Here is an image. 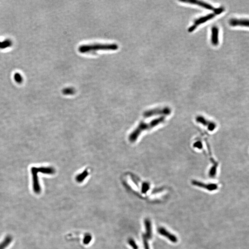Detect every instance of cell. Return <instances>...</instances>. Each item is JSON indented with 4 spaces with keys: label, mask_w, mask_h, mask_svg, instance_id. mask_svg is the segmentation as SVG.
<instances>
[{
    "label": "cell",
    "mask_w": 249,
    "mask_h": 249,
    "mask_svg": "<svg viewBox=\"0 0 249 249\" xmlns=\"http://www.w3.org/2000/svg\"><path fill=\"white\" fill-rule=\"evenodd\" d=\"M119 46L116 44H93L80 46L78 48L80 53H92L99 50L115 51L118 50Z\"/></svg>",
    "instance_id": "6da1fadb"
},
{
    "label": "cell",
    "mask_w": 249,
    "mask_h": 249,
    "mask_svg": "<svg viewBox=\"0 0 249 249\" xmlns=\"http://www.w3.org/2000/svg\"><path fill=\"white\" fill-rule=\"evenodd\" d=\"M163 120H164V118L163 117V118L155 120L149 123H140L138 127H137V128L130 135L129 137V140L131 142H134L135 141H136L137 138H138V136L142 131L156 127V125H158V124L163 122Z\"/></svg>",
    "instance_id": "7a4b0ae2"
},
{
    "label": "cell",
    "mask_w": 249,
    "mask_h": 249,
    "mask_svg": "<svg viewBox=\"0 0 249 249\" xmlns=\"http://www.w3.org/2000/svg\"><path fill=\"white\" fill-rule=\"evenodd\" d=\"M39 172L38 167H33L31 168V173L33 175V190L36 194H39L41 192V188L37 175Z\"/></svg>",
    "instance_id": "3957f363"
},
{
    "label": "cell",
    "mask_w": 249,
    "mask_h": 249,
    "mask_svg": "<svg viewBox=\"0 0 249 249\" xmlns=\"http://www.w3.org/2000/svg\"><path fill=\"white\" fill-rule=\"evenodd\" d=\"M216 15L214 13L212 14H209L207 15L206 16H203V17H201L199 18L198 19H196L194 22V24L192 26H191V27H189L188 29V32L189 33H192L197 28L199 25H201L203 24L204 23L206 22L209 20L212 19L214 17H215Z\"/></svg>",
    "instance_id": "277c9868"
},
{
    "label": "cell",
    "mask_w": 249,
    "mask_h": 249,
    "mask_svg": "<svg viewBox=\"0 0 249 249\" xmlns=\"http://www.w3.org/2000/svg\"><path fill=\"white\" fill-rule=\"evenodd\" d=\"M180 1H181V2H185V3L192 4L196 5L202 7V8H205L208 10L214 11V9L216 8H214V7H213L211 5L207 3L206 2L199 1H196V0H181Z\"/></svg>",
    "instance_id": "5b68a950"
},
{
    "label": "cell",
    "mask_w": 249,
    "mask_h": 249,
    "mask_svg": "<svg viewBox=\"0 0 249 249\" xmlns=\"http://www.w3.org/2000/svg\"><path fill=\"white\" fill-rule=\"evenodd\" d=\"M170 112V109L168 108H165L163 109H156L149 110L146 111L144 113V116L145 117H149L154 116L157 114H164L167 115Z\"/></svg>",
    "instance_id": "8992f818"
},
{
    "label": "cell",
    "mask_w": 249,
    "mask_h": 249,
    "mask_svg": "<svg viewBox=\"0 0 249 249\" xmlns=\"http://www.w3.org/2000/svg\"><path fill=\"white\" fill-rule=\"evenodd\" d=\"M229 24L232 26H244L249 27V19H232L229 21Z\"/></svg>",
    "instance_id": "52a82bcc"
},
{
    "label": "cell",
    "mask_w": 249,
    "mask_h": 249,
    "mask_svg": "<svg viewBox=\"0 0 249 249\" xmlns=\"http://www.w3.org/2000/svg\"><path fill=\"white\" fill-rule=\"evenodd\" d=\"M158 232L162 235L164 236V237L167 238L170 241L172 242L176 243L177 242V238L174 235L170 233L167 230H166L164 228H158Z\"/></svg>",
    "instance_id": "ba28073f"
},
{
    "label": "cell",
    "mask_w": 249,
    "mask_h": 249,
    "mask_svg": "<svg viewBox=\"0 0 249 249\" xmlns=\"http://www.w3.org/2000/svg\"><path fill=\"white\" fill-rule=\"evenodd\" d=\"M219 28L216 26H213L211 29V43L214 46L219 44Z\"/></svg>",
    "instance_id": "9c48e42d"
},
{
    "label": "cell",
    "mask_w": 249,
    "mask_h": 249,
    "mask_svg": "<svg viewBox=\"0 0 249 249\" xmlns=\"http://www.w3.org/2000/svg\"><path fill=\"white\" fill-rule=\"evenodd\" d=\"M194 185H196V186H199L200 187H203L204 188L206 189L207 190L209 191H213L216 189L217 188V186L215 184H203V183H201V182H198V181H193L192 182Z\"/></svg>",
    "instance_id": "30bf717a"
},
{
    "label": "cell",
    "mask_w": 249,
    "mask_h": 249,
    "mask_svg": "<svg viewBox=\"0 0 249 249\" xmlns=\"http://www.w3.org/2000/svg\"><path fill=\"white\" fill-rule=\"evenodd\" d=\"M145 227L146 229V237L148 239H150L152 238V226L150 220L148 219H146L145 221Z\"/></svg>",
    "instance_id": "8fae6325"
},
{
    "label": "cell",
    "mask_w": 249,
    "mask_h": 249,
    "mask_svg": "<svg viewBox=\"0 0 249 249\" xmlns=\"http://www.w3.org/2000/svg\"><path fill=\"white\" fill-rule=\"evenodd\" d=\"M12 241L11 236L8 235L4 238L3 241L0 243V249H6L9 246Z\"/></svg>",
    "instance_id": "7c38bea8"
},
{
    "label": "cell",
    "mask_w": 249,
    "mask_h": 249,
    "mask_svg": "<svg viewBox=\"0 0 249 249\" xmlns=\"http://www.w3.org/2000/svg\"><path fill=\"white\" fill-rule=\"evenodd\" d=\"M12 43L9 39H6L3 41H0V49H4L12 46Z\"/></svg>",
    "instance_id": "4fadbf2b"
},
{
    "label": "cell",
    "mask_w": 249,
    "mask_h": 249,
    "mask_svg": "<svg viewBox=\"0 0 249 249\" xmlns=\"http://www.w3.org/2000/svg\"><path fill=\"white\" fill-rule=\"evenodd\" d=\"M62 92L65 95H72L75 93V90L73 87H67L64 88Z\"/></svg>",
    "instance_id": "5bb4252c"
},
{
    "label": "cell",
    "mask_w": 249,
    "mask_h": 249,
    "mask_svg": "<svg viewBox=\"0 0 249 249\" xmlns=\"http://www.w3.org/2000/svg\"><path fill=\"white\" fill-rule=\"evenodd\" d=\"M88 174V173L86 171H84V172H83L82 174H80L77 176L76 178L77 181L80 182V183L82 182L85 179V178L86 177Z\"/></svg>",
    "instance_id": "9a60e30c"
},
{
    "label": "cell",
    "mask_w": 249,
    "mask_h": 249,
    "mask_svg": "<svg viewBox=\"0 0 249 249\" xmlns=\"http://www.w3.org/2000/svg\"><path fill=\"white\" fill-rule=\"evenodd\" d=\"M91 239H92L91 236L90 234H86L84 236V240H83V242H84V243L85 244V245H88V244H89L90 243V242L91 241Z\"/></svg>",
    "instance_id": "2e32d148"
},
{
    "label": "cell",
    "mask_w": 249,
    "mask_h": 249,
    "mask_svg": "<svg viewBox=\"0 0 249 249\" xmlns=\"http://www.w3.org/2000/svg\"><path fill=\"white\" fill-rule=\"evenodd\" d=\"M148 239L146 237V235H142V241H143L145 249H149V246Z\"/></svg>",
    "instance_id": "e0dca14e"
},
{
    "label": "cell",
    "mask_w": 249,
    "mask_h": 249,
    "mask_svg": "<svg viewBox=\"0 0 249 249\" xmlns=\"http://www.w3.org/2000/svg\"><path fill=\"white\" fill-rule=\"evenodd\" d=\"M128 243L131 246V247L133 249H138V245L136 244V242L134 240L132 239H130L128 240Z\"/></svg>",
    "instance_id": "ac0fdd59"
},
{
    "label": "cell",
    "mask_w": 249,
    "mask_h": 249,
    "mask_svg": "<svg viewBox=\"0 0 249 249\" xmlns=\"http://www.w3.org/2000/svg\"><path fill=\"white\" fill-rule=\"evenodd\" d=\"M14 78L16 82L18 83H21L22 81V77L19 73H15L14 75Z\"/></svg>",
    "instance_id": "d6986e66"
},
{
    "label": "cell",
    "mask_w": 249,
    "mask_h": 249,
    "mask_svg": "<svg viewBox=\"0 0 249 249\" xmlns=\"http://www.w3.org/2000/svg\"><path fill=\"white\" fill-rule=\"evenodd\" d=\"M149 185L147 184H144V185H143V187L142 188V192H145L146 191L149 190Z\"/></svg>",
    "instance_id": "ffe728a7"
}]
</instances>
